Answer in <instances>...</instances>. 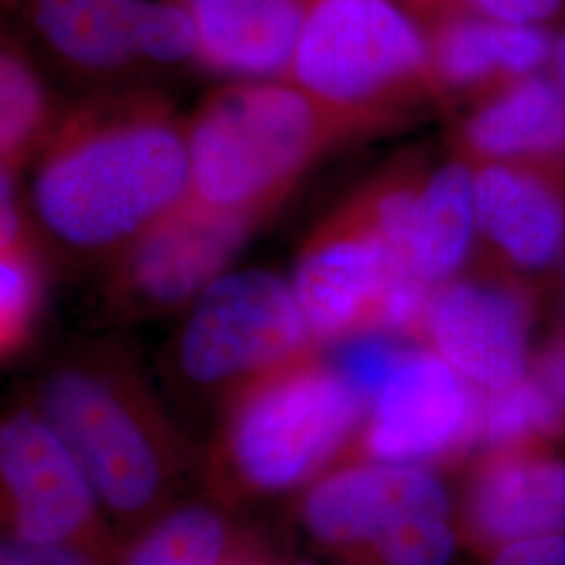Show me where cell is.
<instances>
[{
	"instance_id": "1",
	"label": "cell",
	"mask_w": 565,
	"mask_h": 565,
	"mask_svg": "<svg viewBox=\"0 0 565 565\" xmlns=\"http://www.w3.org/2000/svg\"><path fill=\"white\" fill-rule=\"evenodd\" d=\"M191 198L186 126L160 99L90 103L39 149L32 207L53 242L120 254Z\"/></svg>"
},
{
	"instance_id": "2",
	"label": "cell",
	"mask_w": 565,
	"mask_h": 565,
	"mask_svg": "<svg viewBox=\"0 0 565 565\" xmlns=\"http://www.w3.org/2000/svg\"><path fill=\"white\" fill-rule=\"evenodd\" d=\"M352 132L298 84H228L186 126L191 198L263 221L333 142Z\"/></svg>"
},
{
	"instance_id": "3",
	"label": "cell",
	"mask_w": 565,
	"mask_h": 565,
	"mask_svg": "<svg viewBox=\"0 0 565 565\" xmlns=\"http://www.w3.org/2000/svg\"><path fill=\"white\" fill-rule=\"evenodd\" d=\"M427 60L419 30L390 0H317L306 13L291 74L361 132L424 93Z\"/></svg>"
},
{
	"instance_id": "4",
	"label": "cell",
	"mask_w": 565,
	"mask_h": 565,
	"mask_svg": "<svg viewBox=\"0 0 565 565\" xmlns=\"http://www.w3.org/2000/svg\"><path fill=\"white\" fill-rule=\"evenodd\" d=\"M366 404L335 366H289L243 403L233 429L235 461L266 490L300 484L338 450Z\"/></svg>"
},
{
	"instance_id": "5",
	"label": "cell",
	"mask_w": 565,
	"mask_h": 565,
	"mask_svg": "<svg viewBox=\"0 0 565 565\" xmlns=\"http://www.w3.org/2000/svg\"><path fill=\"white\" fill-rule=\"evenodd\" d=\"M310 338L291 282L247 268L218 277L195 298L182 329V371L218 384L291 361Z\"/></svg>"
},
{
	"instance_id": "6",
	"label": "cell",
	"mask_w": 565,
	"mask_h": 565,
	"mask_svg": "<svg viewBox=\"0 0 565 565\" xmlns=\"http://www.w3.org/2000/svg\"><path fill=\"white\" fill-rule=\"evenodd\" d=\"M44 419L118 511H139L160 488V463L120 394L99 375L65 369L42 390Z\"/></svg>"
},
{
	"instance_id": "7",
	"label": "cell",
	"mask_w": 565,
	"mask_h": 565,
	"mask_svg": "<svg viewBox=\"0 0 565 565\" xmlns=\"http://www.w3.org/2000/svg\"><path fill=\"white\" fill-rule=\"evenodd\" d=\"M406 275L392 247L352 200L303 245L291 287L312 338L338 340L377 324L385 291Z\"/></svg>"
},
{
	"instance_id": "8",
	"label": "cell",
	"mask_w": 565,
	"mask_h": 565,
	"mask_svg": "<svg viewBox=\"0 0 565 565\" xmlns=\"http://www.w3.org/2000/svg\"><path fill=\"white\" fill-rule=\"evenodd\" d=\"M258 223L189 198L116 256L114 285L142 306H181L223 277Z\"/></svg>"
},
{
	"instance_id": "9",
	"label": "cell",
	"mask_w": 565,
	"mask_h": 565,
	"mask_svg": "<svg viewBox=\"0 0 565 565\" xmlns=\"http://www.w3.org/2000/svg\"><path fill=\"white\" fill-rule=\"evenodd\" d=\"M482 401L438 352L406 350L373 401L369 452L387 463H419L476 434Z\"/></svg>"
},
{
	"instance_id": "10",
	"label": "cell",
	"mask_w": 565,
	"mask_h": 565,
	"mask_svg": "<svg viewBox=\"0 0 565 565\" xmlns=\"http://www.w3.org/2000/svg\"><path fill=\"white\" fill-rule=\"evenodd\" d=\"M425 331L473 387L497 392L527 375L530 303L509 285L455 279L434 289Z\"/></svg>"
},
{
	"instance_id": "11",
	"label": "cell",
	"mask_w": 565,
	"mask_h": 565,
	"mask_svg": "<svg viewBox=\"0 0 565 565\" xmlns=\"http://www.w3.org/2000/svg\"><path fill=\"white\" fill-rule=\"evenodd\" d=\"M0 469L21 539L61 543L93 511V484L46 419L18 413L0 429Z\"/></svg>"
},
{
	"instance_id": "12",
	"label": "cell",
	"mask_w": 565,
	"mask_h": 565,
	"mask_svg": "<svg viewBox=\"0 0 565 565\" xmlns=\"http://www.w3.org/2000/svg\"><path fill=\"white\" fill-rule=\"evenodd\" d=\"M419 515H448L440 480L415 463L350 467L312 488L303 520L327 543H375L382 534Z\"/></svg>"
},
{
	"instance_id": "13",
	"label": "cell",
	"mask_w": 565,
	"mask_h": 565,
	"mask_svg": "<svg viewBox=\"0 0 565 565\" xmlns=\"http://www.w3.org/2000/svg\"><path fill=\"white\" fill-rule=\"evenodd\" d=\"M473 172L478 231L509 263L539 270L565 256L564 184L546 166L482 162Z\"/></svg>"
},
{
	"instance_id": "14",
	"label": "cell",
	"mask_w": 565,
	"mask_h": 565,
	"mask_svg": "<svg viewBox=\"0 0 565 565\" xmlns=\"http://www.w3.org/2000/svg\"><path fill=\"white\" fill-rule=\"evenodd\" d=\"M186 9L207 67L249 81L291 70L306 21L300 0H186Z\"/></svg>"
},
{
	"instance_id": "15",
	"label": "cell",
	"mask_w": 565,
	"mask_h": 565,
	"mask_svg": "<svg viewBox=\"0 0 565 565\" xmlns=\"http://www.w3.org/2000/svg\"><path fill=\"white\" fill-rule=\"evenodd\" d=\"M467 151L482 162L565 160V90L541 76L513 81L465 124Z\"/></svg>"
},
{
	"instance_id": "16",
	"label": "cell",
	"mask_w": 565,
	"mask_h": 565,
	"mask_svg": "<svg viewBox=\"0 0 565 565\" xmlns=\"http://www.w3.org/2000/svg\"><path fill=\"white\" fill-rule=\"evenodd\" d=\"M476 172L465 162H450L419 182L403 247L404 273L429 289L455 281L473 235Z\"/></svg>"
},
{
	"instance_id": "17",
	"label": "cell",
	"mask_w": 565,
	"mask_h": 565,
	"mask_svg": "<svg viewBox=\"0 0 565 565\" xmlns=\"http://www.w3.org/2000/svg\"><path fill=\"white\" fill-rule=\"evenodd\" d=\"M473 524L486 539L515 543L565 534V463L509 459L492 465L473 490Z\"/></svg>"
},
{
	"instance_id": "18",
	"label": "cell",
	"mask_w": 565,
	"mask_h": 565,
	"mask_svg": "<svg viewBox=\"0 0 565 565\" xmlns=\"http://www.w3.org/2000/svg\"><path fill=\"white\" fill-rule=\"evenodd\" d=\"M147 0H36V23L63 60L114 72L141 57Z\"/></svg>"
},
{
	"instance_id": "19",
	"label": "cell",
	"mask_w": 565,
	"mask_h": 565,
	"mask_svg": "<svg viewBox=\"0 0 565 565\" xmlns=\"http://www.w3.org/2000/svg\"><path fill=\"white\" fill-rule=\"evenodd\" d=\"M551 55V39L536 25L461 20L446 25L434 65L452 88H476L497 76L513 81L534 74Z\"/></svg>"
},
{
	"instance_id": "20",
	"label": "cell",
	"mask_w": 565,
	"mask_h": 565,
	"mask_svg": "<svg viewBox=\"0 0 565 565\" xmlns=\"http://www.w3.org/2000/svg\"><path fill=\"white\" fill-rule=\"evenodd\" d=\"M51 105L30 63L2 53L0 60V160L2 170L18 174L51 135Z\"/></svg>"
},
{
	"instance_id": "21",
	"label": "cell",
	"mask_w": 565,
	"mask_h": 565,
	"mask_svg": "<svg viewBox=\"0 0 565 565\" xmlns=\"http://www.w3.org/2000/svg\"><path fill=\"white\" fill-rule=\"evenodd\" d=\"M486 394L476 429L486 445H515L555 431L564 419V408L539 377L525 375L518 384Z\"/></svg>"
},
{
	"instance_id": "22",
	"label": "cell",
	"mask_w": 565,
	"mask_h": 565,
	"mask_svg": "<svg viewBox=\"0 0 565 565\" xmlns=\"http://www.w3.org/2000/svg\"><path fill=\"white\" fill-rule=\"evenodd\" d=\"M226 530L216 513L186 507L156 525L126 565H218Z\"/></svg>"
},
{
	"instance_id": "23",
	"label": "cell",
	"mask_w": 565,
	"mask_h": 565,
	"mask_svg": "<svg viewBox=\"0 0 565 565\" xmlns=\"http://www.w3.org/2000/svg\"><path fill=\"white\" fill-rule=\"evenodd\" d=\"M42 302V260L30 237L0 247V331L2 350L25 340Z\"/></svg>"
},
{
	"instance_id": "24",
	"label": "cell",
	"mask_w": 565,
	"mask_h": 565,
	"mask_svg": "<svg viewBox=\"0 0 565 565\" xmlns=\"http://www.w3.org/2000/svg\"><path fill=\"white\" fill-rule=\"evenodd\" d=\"M373 545L385 565H448L455 534L445 515H419L392 527Z\"/></svg>"
},
{
	"instance_id": "25",
	"label": "cell",
	"mask_w": 565,
	"mask_h": 565,
	"mask_svg": "<svg viewBox=\"0 0 565 565\" xmlns=\"http://www.w3.org/2000/svg\"><path fill=\"white\" fill-rule=\"evenodd\" d=\"M404 354L406 350L392 338L366 331L343 343L333 366L366 403L373 404Z\"/></svg>"
},
{
	"instance_id": "26",
	"label": "cell",
	"mask_w": 565,
	"mask_h": 565,
	"mask_svg": "<svg viewBox=\"0 0 565 565\" xmlns=\"http://www.w3.org/2000/svg\"><path fill=\"white\" fill-rule=\"evenodd\" d=\"M198 51V25L189 9L172 2H145L141 57L158 63H179L193 57Z\"/></svg>"
},
{
	"instance_id": "27",
	"label": "cell",
	"mask_w": 565,
	"mask_h": 565,
	"mask_svg": "<svg viewBox=\"0 0 565 565\" xmlns=\"http://www.w3.org/2000/svg\"><path fill=\"white\" fill-rule=\"evenodd\" d=\"M0 565H95L84 555L60 543H36L28 539H9L0 548Z\"/></svg>"
},
{
	"instance_id": "28",
	"label": "cell",
	"mask_w": 565,
	"mask_h": 565,
	"mask_svg": "<svg viewBox=\"0 0 565 565\" xmlns=\"http://www.w3.org/2000/svg\"><path fill=\"white\" fill-rule=\"evenodd\" d=\"M492 565H565V534L509 543Z\"/></svg>"
},
{
	"instance_id": "29",
	"label": "cell",
	"mask_w": 565,
	"mask_h": 565,
	"mask_svg": "<svg viewBox=\"0 0 565 565\" xmlns=\"http://www.w3.org/2000/svg\"><path fill=\"white\" fill-rule=\"evenodd\" d=\"M473 4L490 20L536 25L553 18L559 11L562 0H473Z\"/></svg>"
},
{
	"instance_id": "30",
	"label": "cell",
	"mask_w": 565,
	"mask_h": 565,
	"mask_svg": "<svg viewBox=\"0 0 565 565\" xmlns=\"http://www.w3.org/2000/svg\"><path fill=\"white\" fill-rule=\"evenodd\" d=\"M536 377L546 385L565 413V340L546 352L545 359L539 364Z\"/></svg>"
},
{
	"instance_id": "31",
	"label": "cell",
	"mask_w": 565,
	"mask_h": 565,
	"mask_svg": "<svg viewBox=\"0 0 565 565\" xmlns=\"http://www.w3.org/2000/svg\"><path fill=\"white\" fill-rule=\"evenodd\" d=\"M555 72H557V82L562 84V88L565 90V34L557 44V51H555Z\"/></svg>"
},
{
	"instance_id": "32",
	"label": "cell",
	"mask_w": 565,
	"mask_h": 565,
	"mask_svg": "<svg viewBox=\"0 0 565 565\" xmlns=\"http://www.w3.org/2000/svg\"><path fill=\"white\" fill-rule=\"evenodd\" d=\"M564 279H565V256H564Z\"/></svg>"
}]
</instances>
